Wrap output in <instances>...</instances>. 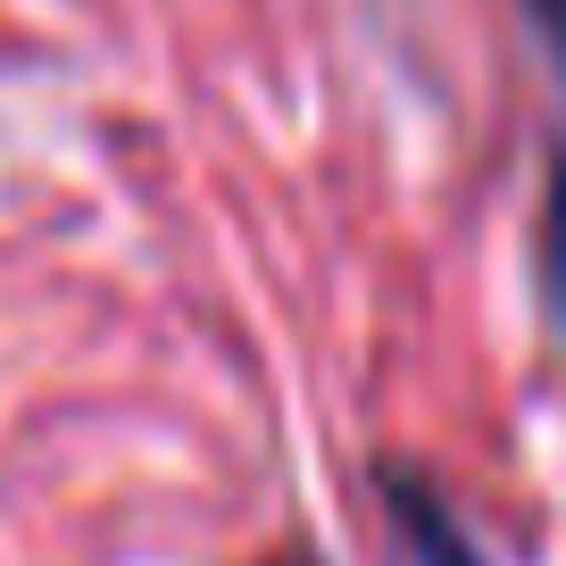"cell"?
<instances>
[{"label":"cell","mask_w":566,"mask_h":566,"mask_svg":"<svg viewBox=\"0 0 566 566\" xmlns=\"http://www.w3.org/2000/svg\"><path fill=\"white\" fill-rule=\"evenodd\" d=\"M384 509H391V525H400V542H408L417 566H483V549L467 542V525L450 516V500L433 492L417 467H384Z\"/></svg>","instance_id":"1"},{"label":"cell","mask_w":566,"mask_h":566,"mask_svg":"<svg viewBox=\"0 0 566 566\" xmlns=\"http://www.w3.org/2000/svg\"><path fill=\"white\" fill-rule=\"evenodd\" d=\"M542 301L566 325V159L549 167V192H542Z\"/></svg>","instance_id":"2"},{"label":"cell","mask_w":566,"mask_h":566,"mask_svg":"<svg viewBox=\"0 0 566 566\" xmlns=\"http://www.w3.org/2000/svg\"><path fill=\"white\" fill-rule=\"evenodd\" d=\"M533 9V25H542V42L558 51V67H566V0H525Z\"/></svg>","instance_id":"3"},{"label":"cell","mask_w":566,"mask_h":566,"mask_svg":"<svg viewBox=\"0 0 566 566\" xmlns=\"http://www.w3.org/2000/svg\"><path fill=\"white\" fill-rule=\"evenodd\" d=\"M266 566H317V558H301V549H283V558H266Z\"/></svg>","instance_id":"4"}]
</instances>
